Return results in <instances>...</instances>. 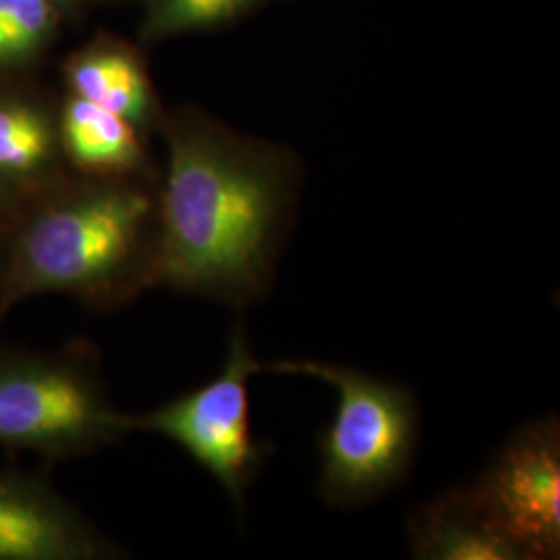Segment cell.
Segmentation results:
<instances>
[{
    "label": "cell",
    "mask_w": 560,
    "mask_h": 560,
    "mask_svg": "<svg viewBox=\"0 0 560 560\" xmlns=\"http://www.w3.org/2000/svg\"><path fill=\"white\" fill-rule=\"evenodd\" d=\"M154 287L243 310L277 275L298 210V166L279 145L198 110L164 120Z\"/></svg>",
    "instance_id": "1"
},
{
    "label": "cell",
    "mask_w": 560,
    "mask_h": 560,
    "mask_svg": "<svg viewBox=\"0 0 560 560\" xmlns=\"http://www.w3.org/2000/svg\"><path fill=\"white\" fill-rule=\"evenodd\" d=\"M156 256L159 189L150 180L59 183L9 222L0 324L38 295L117 310L154 289Z\"/></svg>",
    "instance_id": "2"
},
{
    "label": "cell",
    "mask_w": 560,
    "mask_h": 560,
    "mask_svg": "<svg viewBox=\"0 0 560 560\" xmlns=\"http://www.w3.org/2000/svg\"><path fill=\"white\" fill-rule=\"evenodd\" d=\"M127 434L129 416L113 402L94 345L0 347L2 448L59 463L96 453Z\"/></svg>",
    "instance_id": "3"
},
{
    "label": "cell",
    "mask_w": 560,
    "mask_h": 560,
    "mask_svg": "<svg viewBox=\"0 0 560 560\" xmlns=\"http://www.w3.org/2000/svg\"><path fill=\"white\" fill-rule=\"evenodd\" d=\"M261 370L310 376L339 393L335 421L318 436V492L328 504L363 506L407 478L420 439V409L409 388L324 361L282 360Z\"/></svg>",
    "instance_id": "4"
},
{
    "label": "cell",
    "mask_w": 560,
    "mask_h": 560,
    "mask_svg": "<svg viewBox=\"0 0 560 560\" xmlns=\"http://www.w3.org/2000/svg\"><path fill=\"white\" fill-rule=\"evenodd\" d=\"M260 370L243 326H235L221 374L148 413L129 416L131 432L179 444L241 506L268 455L249 423V378Z\"/></svg>",
    "instance_id": "5"
},
{
    "label": "cell",
    "mask_w": 560,
    "mask_h": 560,
    "mask_svg": "<svg viewBox=\"0 0 560 560\" xmlns=\"http://www.w3.org/2000/svg\"><path fill=\"white\" fill-rule=\"evenodd\" d=\"M521 560L559 559L560 425L557 416L532 421L502 446L469 486H463Z\"/></svg>",
    "instance_id": "6"
},
{
    "label": "cell",
    "mask_w": 560,
    "mask_h": 560,
    "mask_svg": "<svg viewBox=\"0 0 560 560\" xmlns=\"http://www.w3.org/2000/svg\"><path fill=\"white\" fill-rule=\"evenodd\" d=\"M108 540L46 471L0 467V560L120 559Z\"/></svg>",
    "instance_id": "7"
},
{
    "label": "cell",
    "mask_w": 560,
    "mask_h": 560,
    "mask_svg": "<svg viewBox=\"0 0 560 560\" xmlns=\"http://www.w3.org/2000/svg\"><path fill=\"white\" fill-rule=\"evenodd\" d=\"M59 122L40 102L0 96V219L11 222L59 185Z\"/></svg>",
    "instance_id": "8"
},
{
    "label": "cell",
    "mask_w": 560,
    "mask_h": 560,
    "mask_svg": "<svg viewBox=\"0 0 560 560\" xmlns=\"http://www.w3.org/2000/svg\"><path fill=\"white\" fill-rule=\"evenodd\" d=\"M57 122L62 159L83 177L150 179L141 133L129 120L71 94Z\"/></svg>",
    "instance_id": "9"
},
{
    "label": "cell",
    "mask_w": 560,
    "mask_h": 560,
    "mask_svg": "<svg viewBox=\"0 0 560 560\" xmlns=\"http://www.w3.org/2000/svg\"><path fill=\"white\" fill-rule=\"evenodd\" d=\"M413 559L521 560L517 548L483 520L465 488H451L407 520Z\"/></svg>",
    "instance_id": "10"
},
{
    "label": "cell",
    "mask_w": 560,
    "mask_h": 560,
    "mask_svg": "<svg viewBox=\"0 0 560 560\" xmlns=\"http://www.w3.org/2000/svg\"><path fill=\"white\" fill-rule=\"evenodd\" d=\"M71 94L129 120L138 131L159 122V104L140 60L129 50H88L69 62Z\"/></svg>",
    "instance_id": "11"
},
{
    "label": "cell",
    "mask_w": 560,
    "mask_h": 560,
    "mask_svg": "<svg viewBox=\"0 0 560 560\" xmlns=\"http://www.w3.org/2000/svg\"><path fill=\"white\" fill-rule=\"evenodd\" d=\"M59 21L52 0H0V69L32 59Z\"/></svg>",
    "instance_id": "12"
},
{
    "label": "cell",
    "mask_w": 560,
    "mask_h": 560,
    "mask_svg": "<svg viewBox=\"0 0 560 560\" xmlns=\"http://www.w3.org/2000/svg\"><path fill=\"white\" fill-rule=\"evenodd\" d=\"M258 0H148L143 36L159 40L235 20Z\"/></svg>",
    "instance_id": "13"
},
{
    "label": "cell",
    "mask_w": 560,
    "mask_h": 560,
    "mask_svg": "<svg viewBox=\"0 0 560 560\" xmlns=\"http://www.w3.org/2000/svg\"><path fill=\"white\" fill-rule=\"evenodd\" d=\"M7 256H9V222L0 219V291L7 275Z\"/></svg>",
    "instance_id": "14"
},
{
    "label": "cell",
    "mask_w": 560,
    "mask_h": 560,
    "mask_svg": "<svg viewBox=\"0 0 560 560\" xmlns=\"http://www.w3.org/2000/svg\"><path fill=\"white\" fill-rule=\"evenodd\" d=\"M52 2H55V4H59V2H62V0H52Z\"/></svg>",
    "instance_id": "15"
}]
</instances>
